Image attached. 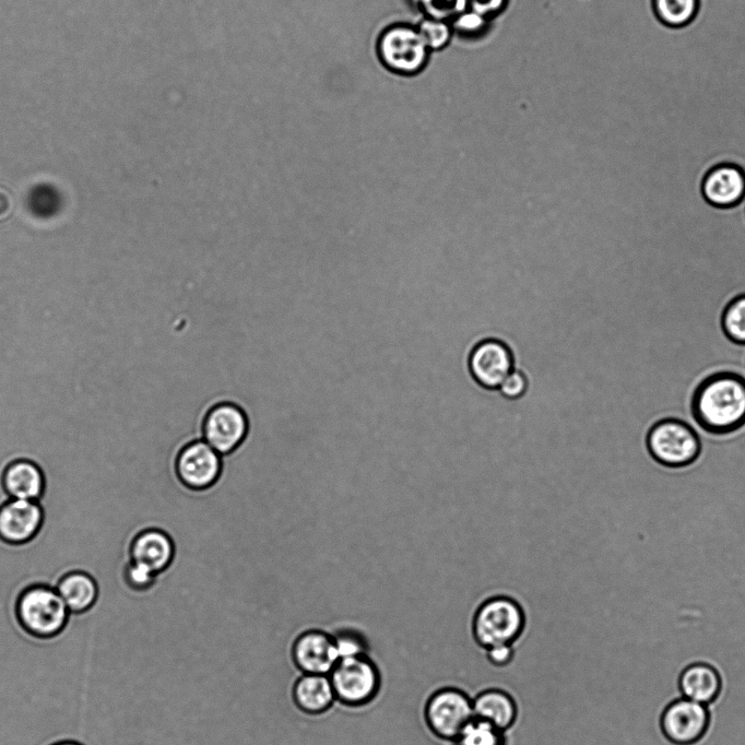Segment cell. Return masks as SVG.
I'll list each match as a JSON object with an SVG mask.
<instances>
[{
	"instance_id": "obj_1",
	"label": "cell",
	"mask_w": 745,
	"mask_h": 745,
	"mask_svg": "<svg viewBox=\"0 0 745 745\" xmlns=\"http://www.w3.org/2000/svg\"><path fill=\"white\" fill-rule=\"evenodd\" d=\"M690 412L697 425L711 435H729L745 426V377L717 372L691 390Z\"/></svg>"
},
{
	"instance_id": "obj_2",
	"label": "cell",
	"mask_w": 745,
	"mask_h": 745,
	"mask_svg": "<svg viewBox=\"0 0 745 745\" xmlns=\"http://www.w3.org/2000/svg\"><path fill=\"white\" fill-rule=\"evenodd\" d=\"M471 631L476 645L487 650L515 645L525 629L527 615L520 600L495 593L483 598L474 608Z\"/></svg>"
},
{
	"instance_id": "obj_3",
	"label": "cell",
	"mask_w": 745,
	"mask_h": 745,
	"mask_svg": "<svg viewBox=\"0 0 745 745\" xmlns=\"http://www.w3.org/2000/svg\"><path fill=\"white\" fill-rule=\"evenodd\" d=\"M14 616L27 634L38 639H50L63 630L70 612L55 588L35 584L17 596Z\"/></svg>"
},
{
	"instance_id": "obj_4",
	"label": "cell",
	"mask_w": 745,
	"mask_h": 745,
	"mask_svg": "<svg viewBox=\"0 0 745 745\" xmlns=\"http://www.w3.org/2000/svg\"><path fill=\"white\" fill-rule=\"evenodd\" d=\"M646 447L655 462L672 469L689 466L701 453L697 431L675 417L657 421L647 433Z\"/></svg>"
},
{
	"instance_id": "obj_5",
	"label": "cell",
	"mask_w": 745,
	"mask_h": 745,
	"mask_svg": "<svg viewBox=\"0 0 745 745\" xmlns=\"http://www.w3.org/2000/svg\"><path fill=\"white\" fill-rule=\"evenodd\" d=\"M335 699L351 707L365 706L379 693V669L368 654L340 658L328 674Z\"/></svg>"
},
{
	"instance_id": "obj_6",
	"label": "cell",
	"mask_w": 745,
	"mask_h": 745,
	"mask_svg": "<svg viewBox=\"0 0 745 745\" xmlns=\"http://www.w3.org/2000/svg\"><path fill=\"white\" fill-rule=\"evenodd\" d=\"M377 55L390 71L412 75L425 68L430 50L416 26L399 23L386 27L380 33Z\"/></svg>"
},
{
	"instance_id": "obj_7",
	"label": "cell",
	"mask_w": 745,
	"mask_h": 745,
	"mask_svg": "<svg viewBox=\"0 0 745 745\" xmlns=\"http://www.w3.org/2000/svg\"><path fill=\"white\" fill-rule=\"evenodd\" d=\"M423 717L434 736L452 743L474 718L472 698L460 688L441 687L426 699Z\"/></svg>"
},
{
	"instance_id": "obj_8",
	"label": "cell",
	"mask_w": 745,
	"mask_h": 745,
	"mask_svg": "<svg viewBox=\"0 0 745 745\" xmlns=\"http://www.w3.org/2000/svg\"><path fill=\"white\" fill-rule=\"evenodd\" d=\"M221 472V454L203 439L188 442L175 456V476L188 489L210 488L217 482Z\"/></svg>"
},
{
	"instance_id": "obj_9",
	"label": "cell",
	"mask_w": 745,
	"mask_h": 745,
	"mask_svg": "<svg viewBox=\"0 0 745 745\" xmlns=\"http://www.w3.org/2000/svg\"><path fill=\"white\" fill-rule=\"evenodd\" d=\"M249 423L245 411L233 402L214 404L205 414L202 439L221 456L235 451L245 440Z\"/></svg>"
},
{
	"instance_id": "obj_10",
	"label": "cell",
	"mask_w": 745,
	"mask_h": 745,
	"mask_svg": "<svg viewBox=\"0 0 745 745\" xmlns=\"http://www.w3.org/2000/svg\"><path fill=\"white\" fill-rule=\"evenodd\" d=\"M710 725L708 706L684 697L670 702L663 710L660 726L665 738L674 745H694Z\"/></svg>"
},
{
	"instance_id": "obj_11",
	"label": "cell",
	"mask_w": 745,
	"mask_h": 745,
	"mask_svg": "<svg viewBox=\"0 0 745 745\" xmlns=\"http://www.w3.org/2000/svg\"><path fill=\"white\" fill-rule=\"evenodd\" d=\"M468 366L472 378L481 387L498 389L515 368L513 353L505 342L487 339L472 348Z\"/></svg>"
},
{
	"instance_id": "obj_12",
	"label": "cell",
	"mask_w": 745,
	"mask_h": 745,
	"mask_svg": "<svg viewBox=\"0 0 745 745\" xmlns=\"http://www.w3.org/2000/svg\"><path fill=\"white\" fill-rule=\"evenodd\" d=\"M292 655L296 666L306 674L328 675L340 659L333 635L314 629L297 637Z\"/></svg>"
},
{
	"instance_id": "obj_13",
	"label": "cell",
	"mask_w": 745,
	"mask_h": 745,
	"mask_svg": "<svg viewBox=\"0 0 745 745\" xmlns=\"http://www.w3.org/2000/svg\"><path fill=\"white\" fill-rule=\"evenodd\" d=\"M43 519L38 501L10 498L0 507V539L10 544H23L35 536Z\"/></svg>"
},
{
	"instance_id": "obj_14",
	"label": "cell",
	"mask_w": 745,
	"mask_h": 745,
	"mask_svg": "<svg viewBox=\"0 0 745 745\" xmlns=\"http://www.w3.org/2000/svg\"><path fill=\"white\" fill-rule=\"evenodd\" d=\"M130 553L132 560L161 573L169 569L175 559V542L166 530L149 528L135 535Z\"/></svg>"
},
{
	"instance_id": "obj_15",
	"label": "cell",
	"mask_w": 745,
	"mask_h": 745,
	"mask_svg": "<svg viewBox=\"0 0 745 745\" xmlns=\"http://www.w3.org/2000/svg\"><path fill=\"white\" fill-rule=\"evenodd\" d=\"M474 718L486 721L507 732L519 714L518 703L506 690L497 687L486 688L472 697Z\"/></svg>"
},
{
	"instance_id": "obj_16",
	"label": "cell",
	"mask_w": 745,
	"mask_h": 745,
	"mask_svg": "<svg viewBox=\"0 0 745 745\" xmlns=\"http://www.w3.org/2000/svg\"><path fill=\"white\" fill-rule=\"evenodd\" d=\"M702 192L706 200L713 205H733L745 193V175L732 164L716 166L705 177Z\"/></svg>"
},
{
	"instance_id": "obj_17",
	"label": "cell",
	"mask_w": 745,
	"mask_h": 745,
	"mask_svg": "<svg viewBox=\"0 0 745 745\" xmlns=\"http://www.w3.org/2000/svg\"><path fill=\"white\" fill-rule=\"evenodd\" d=\"M678 688L684 698L708 706L719 697L722 678L714 666L697 662L682 671Z\"/></svg>"
},
{
	"instance_id": "obj_18",
	"label": "cell",
	"mask_w": 745,
	"mask_h": 745,
	"mask_svg": "<svg viewBox=\"0 0 745 745\" xmlns=\"http://www.w3.org/2000/svg\"><path fill=\"white\" fill-rule=\"evenodd\" d=\"M2 486L12 499L38 501L45 488L44 473L35 462L20 459L5 468Z\"/></svg>"
},
{
	"instance_id": "obj_19",
	"label": "cell",
	"mask_w": 745,
	"mask_h": 745,
	"mask_svg": "<svg viewBox=\"0 0 745 745\" xmlns=\"http://www.w3.org/2000/svg\"><path fill=\"white\" fill-rule=\"evenodd\" d=\"M293 698L297 708L309 714L322 713L336 700L328 675L306 673L296 681Z\"/></svg>"
},
{
	"instance_id": "obj_20",
	"label": "cell",
	"mask_w": 745,
	"mask_h": 745,
	"mask_svg": "<svg viewBox=\"0 0 745 745\" xmlns=\"http://www.w3.org/2000/svg\"><path fill=\"white\" fill-rule=\"evenodd\" d=\"M70 614H82L97 601L98 587L92 576L84 571H71L56 587Z\"/></svg>"
},
{
	"instance_id": "obj_21",
	"label": "cell",
	"mask_w": 745,
	"mask_h": 745,
	"mask_svg": "<svg viewBox=\"0 0 745 745\" xmlns=\"http://www.w3.org/2000/svg\"><path fill=\"white\" fill-rule=\"evenodd\" d=\"M700 0H652L657 19L670 28H683L695 20Z\"/></svg>"
},
{
	"instance_id": "obj_22",
	"label": "cell",
	"mask_w": 745,
	"mask_h": 745,
	"mask_svg": "<svg viewBox=\"0 0 745 745\" xmlns=\"http://www.w3.org/2000/svg\"><path fill=\"white\" fill-rule=\"evenodd\" d=\"M453 745H507L506 732L473 718L453 740Z\"/></svg>"
},
{
	"instance_id": "obj_23",
	"label": "cell",
	"mask_w": 745,
	"mask_h": 745,
	"mask_svg": "<svg viewBox=\"0 0 745 745\" xmlns=\"http://www.w3.org/2000/svg\"><path fill=\"white\" fill-rule=\"evenodd\" d=\"M416 27L430 52L447 47L454 33L449 21L427 16Z\"/></svg>"
},
{
	"instance_id": "obj_24",
	"label": "cell",
	"mask_w": 745,
	"mask_h": 745,
	"mask_svg": "<svg viewBox=\"0 0 745 745\" xmlns=\"http://www.w3.org/2000/svg\"><path fill=\"white\" fill-rule=\"evenodd\" d=\"M424 16L451 22L469 8L468 0H411Z\"/></svg>"
},
{
	"instance_id": "obj_25",
	"label": "cell",
	"mask_w": 745,
	"mask_h": 745,
	"mask_svg": "<svg viewBox=\"0 0 745 745\" xmlns=\"http://www.w3.org/2000/svg\"><path fill=\"white\" fill-rule=\"evenodd\" d=\"M122 577L125 583L132 590L146 591L156 584L158 573L129 557L123 565Z\"/></svg>"
},
{
	"instance_id": "obj_26",
	"label": "cell",
	"mask_w": 745,
	"mask_h": 745,
	"mask_svg": "<svg viewBox=\"0 0 745 745\" xmlns=\"http://www.w3.org/2000/svg\"><path fill=\"white\" fill-rule=\"evenodd\" d=\"M723 328L731 340L745 343V295L735 298L726 307L723 315Z\"/></svg>"
},
{
	"instance_id": "obj_27",
	"label": "cell",
	"mask_w": 745,
	"mask_h": 745,
	"mask_svg": "<svg viewBox=\"0 0 745 745\" xmlns=\"http://www.w3.org/2000/svg\"><path fill=\"white\" fill-rule=\"evenodd\" d=\"M489 20L490 19L468 8L458 14L450 23L454 33L466 37H474L487 29Z\"/></svg>"
},
{
	"instance_id": "obj_28",
	"label": "cell",
	"mask_w": 745,
	"mask_h": 745,
	"mask_svg": "<svg viewBox=\"0 0 745 745\" xmlns=\"http://www.w3.org/2000/svg\"><path fill=\"white\" fill-rule=\"evenodd\" d=\"M340 658L367 654L366 640L355 631L333 635Z\"/></svg>"
},
{
	"instance_id": "obj_29",
	"label": "cell",
	"mask_w": 745,
	"mask_h": 745,
	"mask_svg": "<svg viewBox=\"0 0 745 745\" xmlns=\"http://www.w3.org/2000/svg\"><path fill=\"white\" fill-rule=\"evenodd\" d=\"M527 390L528 378L524 372L518 368H513L498 387L499 393L508 400L520 399L525 394Z\"/></svg>"
},
{
	"instance_id": "obj_30",
	"label": "cell",
	"mask_w": 745,
	"mask_h": 745,
	"mask_svg": "<svg viewBox=\"0 0 745 745\" xmlns=\"http://www.w3.org/2000/svg\"><path fill=\"white\" fill-rule=\"evenodd\" d=\"M485 652L488 662L497 667L507 666L512 661L515 655L512 645H501L492 647L485 650Z\"/></svg>"
},
{
	"instance_id": "obj_31",
	"label": "cell",
	"mask_w": 745,
	"mask_h": 745,
	"mask_svg": "<svg viewBox=\"0 0 745 745\" xmlns=\"http://www.w3.org/2000/svg\"><path fill=\"white\" fill-rule=\"evenodd\" d=\"M508 0H468L470 9L492 19L500 13L507 5Z\"/></svg>"
},
{
	"instance_id": "obj_32",
	"label": "cell",
	"mask_w": 745,
	"mask_h": 745,
	"mask_svg": "<svg viewBox=\"0 0 745 745\" xmlns=\"http://www.w3.org/2000/svg\"><path fill=\"white\" fill-rule=\"evenodd\" d=\"M52 745H82L80 743L73 742V741H64V742H59Z\"/></svg>"
}]
</instances>
